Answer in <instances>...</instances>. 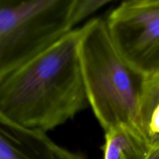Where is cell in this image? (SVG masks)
<instances>
[{
  "mask_svg": "<svg viewBox=\"0 0 159 159\" xmlns=\"http://www.w3.org/2000/svg\"><path fill=\"white\" fill-rule=\"evenodd\" d=\"M79 0H0V82L74 29Z\"/></svg>",
  "mask_w": 159,
  "mask_h": 159,
  "instance_id": "obj_3",
  "label": "cell"
},
{
  "mask_svg": "<svg viewBox=\"0 0 159 159\" xmlns=\"http://www.w3.org/2000/svg\"><path fill=\"white\" fill-rule=\"evenodd\" d=\"M84 26L74 28L0 82V116L46 134L89 106L79 57Z\"/></svg>",
  "mask_w": 159,
  "mask_h": 159,
  "instance_id": "obj_1",
  "label": "cell"
},
{
  "mask_svg": "<svg viewBox=\"0 0 159 159\" xmlns=\"http://www.w3.org/2000/svg\"><path fill=\"white\" fill-rule=\"evenodd\" d=\"M148 135L152 141L159 136V105L155 107L150 117L148 126Z\"/></svg>",
  "mask_w": 159,
  "mask_h": 159,
  "instance_id": "obj_10",
  "label": "cell"
},
{
  "mask_svg": "<svg viewBox=\"0 0 159 159\" xmlns=\"http://www.w3.org/2000/svg\"><path fill=\"white\" fill-rule=\"evenodd\" d=\"M121 55L143 75L159 71V0H124L105 20Z\"/></svg>",
  "mask_w": 159,
  "mask_h": 159,
  "instance_id": "obj_4",
  "label": "cell"
},
{
  "mask_svg": "<svg viewBox=\"0 0 159 159\" xmlns=\"http://www.w3.org/2000/svg\"><path fill=\"white\" fill-rule=\"evenodd\" d=\"M152 142L143 131L120 125L105 132L103 159H146Z\"/></svg>",
  "mask_w": 159,
  "mask_h": 159,
  "instance_id": "obj_6",
  "label": "cell"
},
{
  "mask_svg": "<svg viewBox=\"0 0 159 159\" xmlns=\"http://www.w3.org/2000/svg\"><path fill=\"white\" fill-rule=\"evenodd\" d=\"M46 134L25 130L0 119V159H54Z\"/></svg>",
  "mask_w": 159,
  "mask_h": 159,
  "instance_id": "obj_5",
  "label": "cell"
},
{
  "mask_svg": "<svg viewBox=\"0 0 159 159\" xmlns=\"http://www.w3.org/2000/svg\"><path fill=\"white\" fill-rule=\"evenodd\" d=\"M83 26L79 43L81 68L89 106L98 122L105 132L127 125L144 133L140 120L144 75L119 52L105 19H91Z\"/></svg>",
  "mask_w": 159,
  "mask_h": 159,
  "instance_id": "obj_2",
  "label": "cell"
},
{
  "mask_svg": "<svg viewBox=\"0 0 159 159\" xmlns=\"http://www.w3.org/2000/svg\"><path fill=\"white\" fill-rule=\"evenodd\" d=\"M48 144L51 148L54 159H88L81 154L75 153L58 145L50 138L48 139Z\"/></svg>",
  "mask_w": 159,
  "mask_h": 159,
  "instance_id": "obj_9",
  "label": "cell"
},
{
  "mask_svg": "<svg viewBox=\"0 0 159 159\" xmlns=\"http://www.w3.org/2000/svg\"><path fill=\"white\" fill-rule=\"evenodd\" d=\"M158 105H159V71L144 76L141 89L140 120L143 130L148 137V126L150 117Z\"/></svg>",
  "mask_w": 159,
  "mask_h": 159,
  "instance_id": "obj_7",
  "label": "cell"
},
{
  "mask_svg": "<svg viewBox=\"0 0 159 159\" xmlns=\"http://www.w3.org/2000/svg\"><path fill=\"white\" fill-rule=\"evenodd\" d=\"M115 0H79L73 15V26L91 16L93 13Z\"/></svg>",
  "mask_w": 159,
  "mask_h": 159,
  "instance_id": "obj_8",
  "label": "cell"
},
{
  "mask_svg": "<svg viewBox=\"0 0 159 159\" xmlns=\"http://www.w3.org/2000/svg\"><path fill=\"white\" fill-rule=\"evenodd\" d=\"M146 159H159V136L155 138L152 141L150 152Z\"/></svg>",
  "mask_w": 159,
  "mask_h": 159,
  "instance_id": "obj_11",
  "label": "cell"
}]
</instances>
